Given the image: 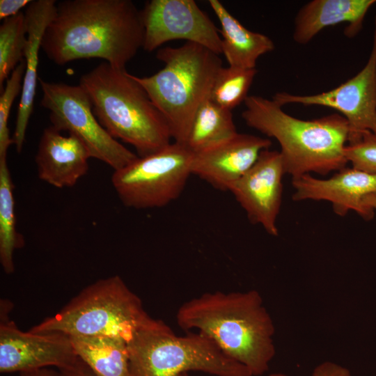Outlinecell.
<instances>
[{"instance_id": "1", "label": "cell", "mask_w": 376, "mask_h": 376, "mask_svg": "<svg viewBox=\"0 0 376 376\" xmlns=\"http://www.w3.org/2000/svg\"><path fill=\"white\" fill-rule=\"evenodd\" d=\"M141 10L130 0H63L44 33L41 49L58 65L101 58L125 68L143 48Z\"/></svg>"}, {"instance_id": "2", "label": "cell", "mask_w": 376, "mask_h": 376, "mask_svg": "<svg viewBox=\"0 0 376 376\" xmlns=\"http://www.w3.org/2000/svg\"><path fill=\"white\" fill-rule=\"evenodd\" d=\"M176 320L181 329L208 336L253 376L267 372L275 356L274 324L256 290L203 293L182 304Z\"/></svg>"}, {"instance_id": "3", "label": "cell", "mask_w": 376, "mask_h": 376, "mask_svg": "<svg viewBox=\"0 0 376 376\" xmlns=\"http://www.w3.org/2000/svg\"><path fill=\"white\" fill-rule=\"evenodd\" d=\"M244 103V122L278 141L285 174L292 178L311 173L325 175L346 167L350 127L342 115L301 120L285 113L272 99L249 95Z\"/></svg>"}, {"instance_id": "4", "label": "cell", "mask_w": 376, "mask_h": 376, "mask_svg": "<svg viewBox=\"0 0 376 376\" xmlns=\"http://www.w3.org/2000/svg\"><path fill=\"white\" fill-rule=\"evenodd\" d=\"M79 85L88 94L101 125L114 139L133 146L139 157L172 142L166 120L125 68L104 61L83 75Z\"/></svg>"}, {"instance_id": "5", "label": "cell", "mask_w": 376, "mask_h": 376, "mask_svg": "<svg viewBox=\"0 0 376 376\" xmlns=\"http://www.w3.org/2000/svg\"><path fill=\"white\" fill-rule=\"evenodd\" d=\"M164 66L148 77L134 79L143 87L169 126L173 141L185 144L195 114L210 97L223 67L219 55L198 44L160 48Z\"/></svg>"}, {"instance_id": "6", "label": "cell", "mask_w": 376, "mask_h": 376, "mask_svg": "<svg viewBox=\"0 0 376 376\" xmlns=\"http://www.w3.org/2000/svg\"><path fill=\"white\" fill-rule=\"evenodd\" d=\"M165 324L148 315L141 299L119 276H112L87 286L29 331L116 337L128 343L139 331Z\"/></svg>"}, {"instance_id": "7", "label": "cell", "mask_w": 376, "mask_h": 376, "mask_svg": "<svg viewBox=\"0 0 376 376\" xmlns=\"http://www.w3.org/2000/svg\"><path fill=\"white\" fill-rule=\"evenodd\" d=\"M127 345L133 376H178L191 370L214 376H253L199 331L179 336L165 324L139 331Z\"/></svg>"}, {"instance_id": "8", "label": "cell", "mask_w": 376, "mask_h": 376, "mask_svg": "<svg viewBox=\"0 0 376 376\" xmlns=\"http://www.w3.org/2000/svg\"><path fill=\"white\" fill-rule=\"evenodd\" d=\"M193 158L194 152L185 144L173 141L114 171L111 183L126 207H164L176 200L183 191L192 175Z\"/></svg>"}, {"instance_id": "9", "label": "cell", "mask_w": 376, "mask_h": 376, "mask_svg": "<svg viewBox=\"0 0 376 376\" xmlns=\"http://www.w3.org/2000/svg\"><path fill=\"white\" fill-rule=\"evenodd\" d=\"M38 82L42 93L40 105L49 111L52 126L78 137L87 147L91 157L116 171L139 157L101 125L81 86L50 82L41 78H38Z\"/></svg>"}, {"instance_id": "10", "label": "cell", "mask_w": 376, "mask_h": 376, "mask_svg": "<svg viewBox=\"0 0 376 376\" xmlns=\"http://www.w3.org/2000/svg\"><path fill=\"white\" fill-rule=\"evenodd\" d=\"M143 49L152 52L163 44L185 40L221 54L219 29L194 0H151L141 10Z\"/></svg>"}, {"instance_id": "11", "label": "cell", "mask_w": 376, "mask_h": 376, "mask_svg": "<svg viewBox=\"0 0 376 376\" xmlns=\"http://www.w3.org/2000/svg\"><path fill=\"white\" fill-rule=\"evenodd\" d=\"M272 100L281 107L300 104L327 107L338 111L349 124L348 141L364 131L376 134V17L370 56L356 75L328 91L311 95L279 92Z\"/></svg>"}, {"instance_id": "12", "label": "cell", "mask_w": 376, "mask_h": 376, "mask_svg": "<svg viewBox=\"0 0 376 376\" xmlns=\"http://www.w3.org/2000/svg\"><path fill=\"white\" fill-rule=\"evenodd\" d=\"M9 301H1L0 372H24L48 366L63 370L78 359L70 336L24 332L8 318Z\"/></svg>"}, {"instance_id": "13", "label": "cell", "mask_w": 376, "mask_h": 376, "mask_svg": "<svg viewBox=\"0 0 376 376\" xmlns=\"http://www.w3.org/2000/svg\"><path fill=\"white\" fill-rule=\"evenodd\" d=\"M285 174L279 151L264 150L255 164L231 183V192L244 210L249 221L260 224L271 235L277 236L276 220L283 194Z\"/></svg>"}, {"instance_id": "14", "label": "cell", "mask_w": 376, "mask_h": 376, "mask_svg": "<svg viewBox=\"0 0 376 376\" xmlns=\"http://www.w3.org/2000/svg\"><path fill=\"white\" fill-rule=\"evenodd\" d=\"M292 183L294 201H327L339 216L354 211L367 221L374 217L375 211L365 205L363 199L376 192L375 174L345 167L328 179L306 174L292 178Z\"/></svg>"}, {"instance_id": "15", "label": "cell", "mask_w": 376, "mask_h": 376, "mask_svg": "<svg viewBox=\"0 0 376 376\" xmlns=\"http://www.w3.org/2000/svg\"><path fill=\"white\" fill-rule=\"evenodd\" d=\"M272 141L267 138L237 133L212 146L194 152L191 174L214 188L227 191L256 162Z\"/></svg>"}, {"instance_id": "16", "label": "cell", "mask_w": 376, "mask_h": 376, "mask_svg": "<svg viewBox=\"0 0 376 376\" xmlns=\"http://www.w3.org/2000/svg\"><path fill=\"white\" fill-rule=\"evenodd\" d=\"M91 157L78 137L51 125L42 132L35 157L38 178L57 188L73 187L87 173Z\"/></svg>"}, {"instance_id": "17", "label": "cell", "mask_w": 376, "mask_h": 376, "mask_svg": "<svg viewBox=\"0 0 376 376\" xmlns=\"http://www.w3.org/2000/svg\"><path fill=\"white\" fill-rule=\"evenodd\" d=\"M56 1L36 0L25 11L27 41L24 51V74L13 136V144L21 152L26 128L32 114L36 91L39 52L45 30L53 19Z\"/></svg>"}, {"instance_id": "18", "label": "cell", "mask_w": 376, "mask_h": 376, "mask_svg": "<svg viewBox=\"0 0 376 376\" xmlns=\"http://www.w3.org/2000/svg\"><path fill=\"white\" fill-rule=\"evenodd\" d=\"M375 0H313L298 12L293 39L306 44L320 31L330 26L346 23L345 34L356 36L362 28L363 19Z\"/></svg>"}, {"instance_id": "19", "label": "cell", "mask_w": 376, "mask_h": 376, "mask_svg": "<svg viewBox=\"0 0 376 376\" xmlns=\"http://www.w3.org/2000/svg\"><path fill=\"white\" fill-rule=\"evenodd\" d=\"M208 2L221 25V54L228 66L256 68L258 58L274 49L273 41L264 34L247 29L219 1Z\"/></svg>"}, {"instance_id": "20", "label": "cell", "mask_w": 376, "mask_h": 376, "mask_svg": "<svg viewBox=\"0 0 376 376\" xmlns=\"http://www.w3.org/2000/svg\"><path fill=\"white\" fill-rule=\"evenodd\" d=\"M70 337L76 354L97 376H133L125 340L109 336Z\"/></svg>"}, {"instance_id": "21", "label": "cell", "mask_w": 376, "mask_h": 376, "mask_svg": "<svg viewBox=\"0 0 376 376\" xmlns=\"http://www.w3.org/2000/svg\"><path fill=\"white\" fill-rule=\"evenodd\" d=\"M237 133L232 111L207 98L195 114L185 145L196 152L228 139Z\"/></svg>"}, {"instance_id": "22", "label": "cell", "mask_w": 376, "mask_h": 376, "mask_svg": "<svg viewBox=\"0 0 376 376\" xmlns=\"http://www.w3.org/2000/svg\"><path fill=\"white\" fill-rule=\"evenodd\" d=\"M13 189L7 157H0V263L8 274L15 272V251L24 245L16 228Z\"/></svg>"}, {"instance_id": "23", "label": "cell", "mask_w": 376, "mask_h": 376, "mask_svg": "<svg viewBox=\"0 0 376 376\" xmlns=\"http://www.w3.org/2000/svg\"><path fill=\"white\" fill-rule=\"evenodd\" d=\"M27 34L25 15L20 12L3 20L0 26V88L14 69L24 61Z\"/></svg>"}, {"instance_id": "24", "label": "cell", "mask_w": 376, "mask_h": 376, "mask_svg": "<svg viewBox=\"0 0 376 376\" xmlns=\"http://www.w3.org/2000/svg\"><path fill=\"white\" fill-rule=\"evenodd\" d=\"M257 73L256 68L222 67L213 84L209 98L220 107L232 111L244 102Z\"/></svg>"}, {"instance_id": "25", "label": "cell", "mask_w": 376, "mask_h": 376, "mask_svg": "<svg viewBox=\"0 0 376 376\" xmlns=\"http://www.w3.org/2000/svg\"><path fill=\"white\" fill-rule=\"evenodd\" d=\"M24 63L21 62L13 71L1 91L0 96V157H7V151L13 144L8 129V118L15 99L22 92Z\"/></svg>"}, {"instance_id": "26", "label": "cell", "mask_w": 376, "mask_h": 376, "mask_svg": "<svg viewBox=\"0 0 376 376\" xmlns=\"http://www.w3.org/2000/svg\"><path fill=\"white\" fill-rule=\"evenodd\" d=\"M345 155L352 168L376 175V134L370 131L359 134L348 141Z\"/></svg>"}, {"instance_id": "27", "label": "cell", "mask_w": 376, "mask_h": 376, "mask_svg": "<svg viewBox=\"0 0 376 376\" xmlns=\"http://www.w3.org/2000/svg\"><path fill=\"white\" fill-rule=\"evenodd\" d=\"M311 376H352L350 370L335 362L324 361L313 370Z\"/></svg>"}, {"instance_id": "28", "label": "cell", "mask_w": 376, "mask_h": 376, "mask_svg": "<svg viewBox=\"0 0 376 376\" xmlns=\"http://www.w3.org/2000/svg\"><path fill=\"white\" fill-rule=\"evenodd\" d=\"M31 2L30 0H1L0 1V19H5L17 15L20 10Z\"/></svg>"}, {"instance_id": "29", "label": "cell", "mask_w": 376, "mask_h": 376, "mask_svg": "<svg viewBox=\"0 0 376 376\" xmlns=\"http://www.w3.org/2000/svg\"><path fill=\"white\" fill-rule=\"evenodd\" d=\"M59 370L66 376H97L79 357L70 367Z\"/></svg>"}, {"instance_id": "30", "label": "cell", "mask_w": 376, "mask_h": 376, "mask_svg": "<svg viewBox=\"0 0 376 376\" xmlns=\"http://www.w3.org/2000/svg\"><path fill=\"white\" fill-rule=\"evenodd\" d=\"M20 376H66L61 371L42 368L19 373Z\"/></svg>"}, {"instance_id": "31", "label": "cell", "mask_w": 376, "mask_h": 376, "mask_svg": "<svg viewBox=\"0 0 376 376\" xmlns=\"http://www.w3.org/2000/svg\"><path fill=\"white\" fill-rule=\"evenodd\" d=\"M363 203L369 209L373 211L376 210V192L366 196L363 199Z\"/></svg>"}, {"instance_id": "32", "label": "cell", "mask_w": 376, "mask_h": 376, "mask_svg": "<svg viewBox=\"0 0 376 376\" xmlns=\"http://www.w3.org/2000/svg\"><path fill=\"white\" fill-rule=\"evenodd\" d=\"M268 376H288V375L282 373H274L269 375Z\"/></svg>"}, {"instance_id": "33", "label": "cell", "mask_w": 376, "mask_h": 376, "mask_svg": "<svg viewBox=\"0 0 376 376\" xmlns=\"http://www.w3.org/2000/svg\"><path fill=\"white\" fill-rule=\"evenodd\" d=\"M178 376H189L187 373H182L180 375H179Z\"/></svg>"}]
</instances>
